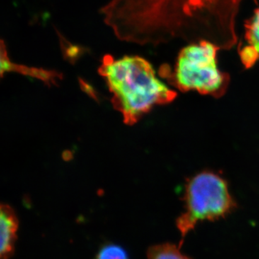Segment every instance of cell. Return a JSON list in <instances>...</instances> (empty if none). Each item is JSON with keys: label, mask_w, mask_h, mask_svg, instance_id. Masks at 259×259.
Wrapping results in <instances>:
<instances>
[{"label": "cell", "mask_w": 259, "mask_h": 259, "mask_svg": "<svg viewBox=\"0 0 259 259\" xmlns=\"http://www.w3.org/2000/svg\"><path fill=\"white\" fill-rule=\"evenodd\" d=\"M99 73L112 94V102L127 125H134L155 105L173 101L177 93L158 79L151 64L138 56L102 58Z\"/></svg>", "instance_id": "obj_1"}, {"label": "cell", "mask_w": 259, "mask_h": 259, "mask_svg": "<svg viewBox=\"0 0 259 259\" xmlns=\"http://www.w3.org/2000/svg\"><path fill=\"white\" fill-rule=\"evenodd\" d=\"M185 196V210L177 221L182 238L197 223L225 218L236 207L226 181L213 172H202L191 179Z\"/></svg>", "instance_id": "obj_2"}, {"label": "cell", "mask_w": 259, "mask_h": 259, "mask_svg": "<svg viewBox=\"0 0 259 259\" xmlns=\"http://www.w3.org/2000/svg\"><path fill=\"white\" fill-rule=\"evenodd\" d=\"M217 48L209 42L185 48L179 56L175 82L183 92L196 91L219 97L224 95L228 79L217 66Z\"/></svg>", "instance_id": "obj_3"}, {"label": "cell", "mask_w": 259, "mask_h": 259, "mask_svg": "<svg viewBox=\"0 0 259 259\" xmlns=\"http://www.w3.org/2000/svg\"><path fill=\"white\" fill-rule=\"evenodd\" d=\"M0 56H1V75L5 73L15 71L23 75L32 76L45 81L47 83H55L58 79H62V74L54 70L37 69V68L29 67L25 65L15 64L10 60L8 55V49L4 40H1L0 47Z\"/></svg>", "instance_id": "obj_4"}, {"label": "cell", "mask_w": 259, "mask_h": 259, "mask_svg": "<svg viewBox=\"0 0 259 259\" xmlns=\"http://www.w3.org/2000/svg\"><path fill=\"white\" fill-rule=\"evenodd\" d=\"M0 214V255L1 259H8L14 250L18 221L14 211L8 204H2Z\"/></svg>", "instance_id": "obj_5"}, {"label": "cell", "mask_w": 259, "mask_h": 259, "mask_svg": "<svg viewBox=\"0 0 259 259\" xmlns=\"http://www.w3.org/2000/svg\"><path fill=\"white\" fill-rule=\"evenodd\" d=\"M250 47L243 53V61L247 66L253 64L259 56V10L255 13L247 33Z\"/></svg>", "instance_id": "obj_6"}, {"label": "cell", "mask_w": 259, "mask_h": 259, "mask_svg": "<svg viewBox=\"0 0 259 259\" xmlns=\"http://www.w3.org/2000/svg\"><path fill=\"white\" fill-rule=\"evenodd\" d=\"M148 259H190L182 254L180 248L171 243L155 245L149 248Z\"/></svg>", "instance_id": "obj_7"}, {"label": "cell", "mask_w": 259, "mask_h": 259, "mask_svg": "<svg viewBox=\"0 0 259 259\" xmlns=\"http://www.w3.org/2000/svg\"><path fill=\"white\" fill-rule=\"evenodd\" d=\"M96 259H127V255L121 247L109 245L99 252Z\"/></svg>", "instance_id": "obj_8"}]
</instances>
